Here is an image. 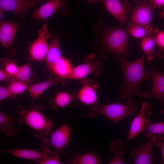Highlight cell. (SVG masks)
I'll return each mask as SVG.
<instances>
[{
	"mask_svg": "<svg viewBox=\"0 0 164 164\" xmlns=\"http://www.w3.org/2000/svg\"><path fill=\"white\" fill-rule=\"evenodd\" d=\"M12 96L7 87L0 86V101H2Z\"/></svg>",
	"mask_w": 164,
	"mask_h": 164,
	"instance_id": "obj_34",
	"label": "cell"
},
{
	"mask_svg": "<svg viewBox=\"0 0 164 164\" xmlns=\"http://www.w3.org/2000/svg\"><path fill=\"white\" fill-rule=\"evenodd\" d=\"M144 130L148 138L153 135L164 134V122L155 123L147 119Z\"/></svg>",
	"mask_w": 164,
	"mask_h": 164,
	"instance_id": "obj_25",
	"label": "cell"
},
{
	"mask_svg": "<svg viewBox=\"0 0 164 164\" xmlns=\"http://www.w3.org/2000/svg\"><path fill=\"white\" fill-rule=\"evenodd\" d=\"M72 68L69 61L62 56L52 66L51 72L57 77L67 79Z\"/></svg>",
	"mask_w": 164,
	"mask_h": 164,
	"instance_id": "obj_21",
	"label": "cell"
},
{
	"mask_svg": "<svg viewBox=\"0 0 164 164\" xmlns=\"http://www.w3.org/2000/svg\"><path fill=\"white\" fill-rule=\"evenodd\" d=\"M3 69L10 77L11 79L16 74L19 67L16 63L13 60L7 59H3Z\"/></svg>",
	"mask_w": 164,
	"mask_h": 164,
	"instance_id": "obj_31",
	"label": "cell"
},
{
	"mask_svg": "<svg viewBox=\"0 0 164 164\" xmlns=\"http://www.w3.org/2000/svg\"><path fill=\"white\" fill-rule=\"evenodd\" d=\"M63 80L57 76L52 77L45 81L31 85L28 88L29 94L32 100L36 101L47 89L62 82Z\"/></svg>",
	"mask_w": 164,
	"mask_h": 164,
	"instance_id": "obj_18",
	"label": "cell"
},
{
	"mask_svg": "<svg viewBox=\"0 0 164 164\" xmlns=\"http://www.w3.org/2000/svg\"><path fill=\"white\" fill-rule=\"evenodd\" d=\"M153 55L158 58L164 59V31L158 32L156 35Z\"/></svg>",
	"mask_w": 164,
	"mask_h": 164,
	"instance_id": "obj_29",
	"label": "cell"
},
{
	"mask_svg": "<svg viewBox=\"0 0 164 164\" xmlns=\"http://www.w3.org/2000/svg\"><path fill=\"white\" fill-rule=\"evenodd\" d=\"M27 84L17 80H11L7 87L12 96L20 94L25 91L28 88Z\"/></svg>",
	"mask_w": 164,
	"mask_h": 164,
	"instance_id": "obj_30",
	"label": "cell"
},
{
	"mask_svg": "<svg viewBox=\"0 0 164 164\" xmlns=\"http://www.w3.org/2000/svg\"><path fill=\"white\" fill-rule=\"evenodd\" d=\"M11 79L9 75L2 69H0V80L1 81L6 82Z\"/></svg>",
	"mask_w": 164,
	"mask_h": 164,
	"instance_id": "obj_35",
	"label": "cell"
},
{
	"mask_svg": "<svg viewBox=\"0 0 164 164\" xmlns=\"http://www.w3.org/2000/svg\"><path fill=\"white\" fill-rule=\"evenodd\" d=\"M125 29L133 37L142 39L150 36L153 30L151 26H143L130 23Z\"/></svg>",
	"mask_w": 164,
	"mask_h": 164,
	"instance_id": "obj_24",
	"label": "cell"
},
{
	"mask_svg": "<svg viewBox=\"0 0 164 164\" xmlns=\"http://www.w3.org/2000/svg\"><path fill=\"white\" fill-rule=\"evenodd\" d=\"M154 145L160 148L162 159V164H164V137L162 135H158Z\"/></svg>",
	"mask_w": 164,
	"mask_h": 164,
	"instance_id": "obj_33",
	"label": "cell"
},
{
	"mask_svg": "<svg viewBox=\"0 0 164 164\" xmlns=\"http://www.w3.org/2000/svg\"><path fill=\"white\" fill-rule=\"evenodd\" d=\"M144 54L132 61H128L126 58L118 56L114 57V61L118 63L122 71L123 82L120 90L118 101L123 100L125 101L133 95L142 97L144 92L139 89L142 80H149L152 77L151 71L144 69Z\"/></svg>",
	"mask_w": 164,
	"mask_h": 164,
	"instance_id": "obj_1",
	"label": "cell"
},
{
	"mask_svg": "<svg viewBox=\"0 0 164 164\" xmlns=\"http://www.w3.org/2000/svg\"><path fill=\"white\" fill-rule=\"evenodd\" d=\"M154 8L164 6V0H151Z\"/></svg>",
	"mask_w": 164,
	"mask_h": 164,
	"instance_id": "obj_36",
	"label": "cell"
},
{
	"mask_svg": "<svg viewBox=\"0 0 164 164\" xmlns=\"http://www.w3.org/2000/svg\"><path fill=\"white\" fill-rule=\"evenodd\" d=\"M61 53L59 44V37L56 36H53L49 46L45 58L48 68L51 72L53 65L61 57Z\"/></svg>",
	"mask_w": 164,
	"mask_h": 164,
	"instance_id": "obj_19",
	"label": "cell"
},
{
	"mask_svg": "<svg viewBox=\"0 0 164 164\" xmlns=\"http://www.w3.org/2000/svg\"><path fill=\"white\" fill-rule=\"evenodd\" d=\"M128 35L125 29L116 27L108 29L103 37L104 43L112 52L125 58H128Z\"/></svg>",
	"mask_w": 164,
	"mask_h": 164,
	"instance_id": "obj_4",
	"label": "cell"
},
{
	"mask_svg": "<svg viewBox=\"0 0 164 164\" xmlns=\"http://www.w3.org/2000/svg\"><path fill=\"white\" fill-rule=\"evenodd\" d=\"M158 32L157 29H153L152 34L142 39L140 42L141 48L148 61H150L154 59L153 52L156 45V35Z\"/></svg>",
	"mask_w": 164,
	"mask_h": 164,
	"instance_id": "obj_20",
	"label": "cell"
},
{
	"mask_svg": "<svg viewBox=\"0 0 164 164\" xmlns=\"http://www.w3.org/2000/svg\"><path fill=\"white\" fill-rule=\"evenodd\" d=\"M152 73V87L149 92H145L143 98H149L155 97L158 98L161 103L160 113L164 114V73H161L152 67L151 68Z\"/></svg>",
	"mask_w": 164,
	"mask_h": 164,
	"instance_id": "obj_11",
	"label": "cell"
},
{
	"mask_svg": "<svg viewBox=\"0 0 164 164\" xmlns=\"http://www.w3.org/2000/svg\"><path fill=\"white\" fill-rule=\"evenodd\" d=\"M90 4H92L95 0H87Z\"/></svg>",
	"mask_w": 164,
	"mask_h": 164,
	"instance_id": "obj_39",
	"label": "cell"
},
{
	"mask_svg": "<svg viewBox=\"0 0 164 164\" xmlns=\"http://www.w3.org/2000/svg\"><path fill=\"white\" fill-rule=\"evenodd\" d=\"M158 135H153L147 142L138 147L132 149L131 152L135 159V164H149L152 162L151 154Z\"/></svg>",
	"mask_w": 164,
	"mask_h": 164,
	"instance_id": "obj_16",
	"label": "cell"
},
{
	"mask_svg": "<svg viewBox=\"0 0 164 164\" xmlns=\"http://www.w3.org/2000/svg\"><path fill=\"white\" fill-rule=\"evenodd\" d=\"M74 96L64 91L58 92L56 95L53 100V103L55 107L64 108L68 105Z\"/></svg>",
	"mask_w": 164,
	"mask_h": 164,
	"instance_id": "obj_28",
	"label": "cell"
},
{
	"mask_svg": "<svg viewBox=\"0 0 164 164\" xmlns=\"http://www.w3.org/2000/svg\"><path fill=\"white\" fill-rule=\"evenodd\" d=\"M18 26V24L12 22L1 21L0 43L4 47L9 49L12 47Z\"/></svg>",
	"mask_w": 164,
	"mask_h": 164,
	"instance_id": "obj_17",
	"label": "cell"
},
{
	"mask_svg": "<svg viewBox=\"0 0 164 164\" xmlns=\"http://www.w3.org/2000/svg\"><path fill=\"white\" fill-rule=\"evenodd\" d=\"M65 0H47L36 9L30 18L45 21L59 10H63L66 7Z\"/></svg>",
	"mask_w": 164,
	"mask_h": 164,
	"instance_id": "obj_13",
	"label": "cell"
},
{
	"mask_svg": "<svg viewBox=\"0 0 164 164\" xmlns=\"http://www.w3.org/2000/svg\"><path fill=\"white\" fill-rule=\"evenodd\" d=\"M35 162L39 164H61L60 157L58 154L52 156L36 161Z\"/></svg>",
	"mask_w": 164,
	"mask_h": 164,
	"instance_id": "obj_32",
	"label": "cell"
},
{
	"mask_svg": "<svg viewBox=\"0 0 164 164\" xmlns=\"http://www.w3.org/2000/svg\"><path fill=\"white\" fill-rule=\"evenodd\" d=\"M160 16L161 18L162 19L164 20V9L160 12Z\"/></svg>",
	"mask_w": 164,
	"mask_h": 164,
	"instance_id": "obj_37",
	"label": "cell"
},
{
	"mask_svg": "<svg viewBox=\"0 0 164 164\" xmlns=\"http://www.w3.org/2000/svg\"><path fill=\"white\" fill-rule=\"evenodd\" d=\"M152 115L151 106L149 104L144 102L142 103L140 112L135 115L132 121L128 133V140L134 139L145 128L147 117Z\"/></svg>",
	"mask_w": 164,
	"mask_h": 164,
	"instance_id": "obj_12",
	"label": "cell"
},
{
	"mask_svg": "<svg viewBox=\"0 0 164 164\" xmlns=\"http://www.w3.org/2000/svg\"><path fill=\"white\" fill-rule=\"evenodd\" d=\"M1 151L15 157L35 161L55 155L57 154L55 152L48 149L42 152L31 149H12L1 150Z\"/></svg>",
	"mask_w": 164,
	"mask_h": 164,
	"instance_id": "obj_14",
	"label": "cell"
},
{
	"mask_svg": "<svg viewBox=\"0 0 164 164\" xmlns=\"http://www.w3.org/2000/svg\"><path fill=\"white\" fill-rule=\"evenodd\" d=\"M44 0H0V9L12 12L16 16H23L29 9L36 6Z\"/></svg>",
	"mask_w": 164,
	"mask_h": 164,
	"instance_id": "obj_10",
	"label": "cell"
},
{
	"mask_svg": "<svg viewBox=\"0 0 164 164\" xmlns=\"http://www.w3.org/2000/svg\"><path fill=\"white\" fill-rule=\"evenodd\" d=\"M21 120L34 130L36 136L38 138L48 136L51 132L52 121L39 109H29L23 114Z\"/></svg>",
	"mask_w": 164,
	"mask_h": 164,
	"instance_id": "obj_3",
	"label": "cell"
},
{
	"mask_svg": "<svg viewBox=\"0 0 164 164\" xmlns=\"http://www.w3.org/2000/svg\"><path fill=\"white\" fill-rule=\"evenodd\" d=\"M5 12L3 10L0 9V20L2 21V19L4 12Z\"/></svg>",
	"mask_w": 164,
	"mask_h": 164,
	"instance_id": "obj_38",
	"label": "cell"
},
{
	"mask_svg": "<svg viewBox=\"0 0 164 164\" xmlns=\"http://www.w3.org/2000/svg\"><path fill=\"white\" fill-rule=\"evenodd\" d=\"M135 7L129 23L143 26H151L154 8L151 0H133Z\"/></svg>",
	"mask_w": 164,
	"mask_h": 164,
	"instance_id": "obj_6",
	"label": "cell"
},
{
	"mask_svg": "<svg viewBox=\"0 0 164 164\" xmlns=\"http://www.w3.org/2000/svg\"><path fill=\"white\" fill-rule=\"evenodd\" d=\"M94 58V55L87 56L84 63L72 68L67 79H81L90 74L98 73L103 70V66Z\"/></svg>",
	"mask_w": 164,
	"mask_h": 164,
	"instance_id": "obj_8",
	"label": "cell"
},
{
	"mask_svg": "<svg viewBox=\"0 0 164 164\" xmlns=\"http://www.w3.org/2000/svg\"><path fill=\"white\" fill-rule=\"evenodd\" d=\"M125 144L121 140L117 139L113 140L110 145L111 153L114 154V157L109 162V164H123L124 162L123 155Z\"/></svg>",
	"mask_w": 164,
	"mask_h": 164,
	"instance_id": "obj_22",
	"label": "cell"
},
{
	"mask_svg": "<svg viewBox=\"0 0 164 164\" xmlns=\"http://www.w3.org/2000/svg\"><path fill=\"white\" fill-rule=\"evenodd\" d=\"M0 128L6 135L13 136L19 132V130L14 126L13 117L0 113Z\"/></svg>",
	"mask_w": 164,
	"mask_h": 164,
	"instance_id": "obj_23",
	"label": "cell"
},
{
	"mask_svg": "<svg viewBox=\"0 0 164 164\" xmlns=\"http://www.w3.org/2000/svg\"><path fill=\"white\" fill-rule=\"evenodd\" d=\"M50 37L47 26L45 23L38 31L37 39L29 47V58L31 60L41 62L45 59L49 47L47 40Z\"/></svg>",
	"mask_w": 164,
	"mask_h": 164,
	"instance_id": "obj_7",
	"label": "cell"
},
{
	"mask_svg": "<svg viewBox=\"0 0 164 164\" xmlns=\"http://www.w3.org/2000/svg\"><path fill=\"white\" fill-rule=\"evenodd\" d=\"M138 106L135 101L132 98L125 101V104L120 102L99 106L94 105L89 114L88 117L92 119L102 115L117 124L123 118L128 116H135L138 113Z\"/></svg>",
	"mask_w": 164,
	"mask_h": 164,
	"instance_id": "obj_2",
	"label": "cell"
},
{
	"mask_svg": "<svg viewBox=\"0 0 164 164\" xmlns=\"http://www.w3.org/2000/svg\"><path fill=\"white\" fill-rule=\"evenodd\" d=\"M71 132L69 125L63 124L48 136L42 138L40 149L43 151L52 147L58 151L62 150L69 141Z\"/></svg>",
	"mask_w": 164,
	"mask_h": 164,
	"instance_id": "obj_5",
	"label": "cell"
},
{
	"mask_svg": "<svg viewBox=\"0 0 164 164\" xmlns=\"http://www.w3.org/2000/svg\"><path fill=\"white\" fill-rule=\"evenodd\" d=\"M100 160L95 154L89 152L81 155L76 154L73 159L70 162L71 164H98Z\"/></svg>",
	"mask_w": 164,
	"mask_h": 164,
	"instance_id": "obj_26",
	"label": "cell"
},
{
	"mask_svg": "<svg viewBox=\"0 0 164 164\" xmlns=\"http://www.w3.org/2000/svg\"><path fill=\"white\" fill-rule=\"evenodd\" d=\"M31 73V65L30 63H27L19 67L16 74L11 79L28 84L30 80Z\"/></svg>",
	"mask_w": 164,
	"mask_h": 164,
	"instance_id": "obj_27",
	"label": "cell"
},
{
	"mask_svg": "<svg viewBox=\"0 0 164 164\" xmlns=\"http://www.w3.org/2000/svg\"><path fill=\"white\" fill-rule=\"evenodd\" d=\"M81 86L76 96L80 102L87 105L95 104L97 101L96 91L97 85L89 79H84L81 82Z\"/></svg>",
	"mask_w": 164,
	"mask_h": 164,
	"instance_id": "obj_15",
	"label": "cell"
},
{
	"mask_svg": "<svg viewBox=\"0 0 164 164\" xmlns=\"http://www.w3.org/2000/svg\"><path fill=\"white\" fill-rule=\"evenodd\" d=\"M108 11L121 26L125 25L128 13L131 9L127 0H101Z\"/></svg>",
	"mask_w": 164,
	"mask_h": 164,
	"instance_id": "obj_9",
	"label": "cell"
}]
</instances>
